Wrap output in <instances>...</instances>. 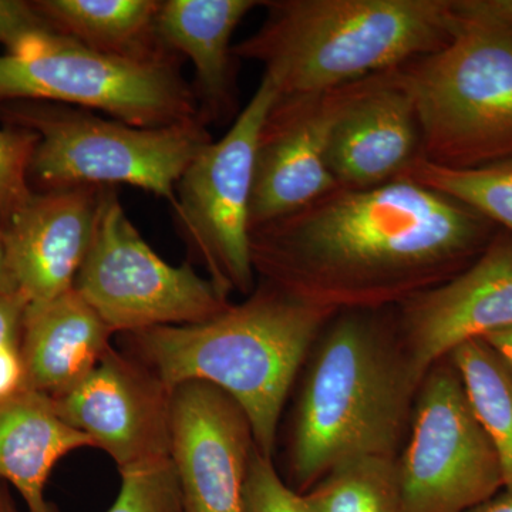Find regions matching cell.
Instances as JSON below:
<instances>
[{
	"label": "cell",
	"instance_id": "18",
	"mask_svg": "<svg viewBox=\"0 0 512 512\" xmlns=\"http://www.w3.org/2000/svg\"><path fill=\"white\" fill-rule=\"evenodd\" d=\"M114 333L76 289L29 302L23 319L25 389L53 397L84 379L111 349Z\"/></svg>",
	"mask_w": 512,
	"mask_h": 512
},
{
	"label": "cell",
	"instance_id": "27",
	"mask_svg": "<svg viewBox=\"0 0 512 512\" xmlns=\"http://www.w3.org/2000/svg\"><path fill=\"white\" fill-rule=\"evenodd\" d=\"M245 512H309L303 495L285 483L272 458L252 451L245 481Z\"/></svg>",
	"mask_w": 512,
	"mask_h": 512
},
{
	"label": "cell",
	"instance_id": "8",
	"mask_svg": "<svg viewBox=\"0 0 512 512\" xmlns=\"http://www.w3.org/2000/svg\"><path fill=\"white\" fill-rule=\"evenodd\" d=\"M74 289L113 333L207 322L228 296L191 265L167 264L128 218L119 194L104 187L89 254Z\"/></svg>",
	"mask_w": 512,
	"mask_h": 512
},
{
	"label": "cell",
	"instance_id": "2",
	"mask_svg": "<svg viewBox=\"0 0 512 512\" xmlns=\"http://www.w3.org/2000/svg\"><path fill=\"white\" fill-rule=\"evenodd\" d=\"M313 348L289 451L299 494L346 461L397 458L419 390L393 309L338 312Z\"/></svg>",
	"mask_w": 512,
	"mask_h": 512
},
{
	"label": "cell",
	"instance_id": "23",
	"mask_svg": "<svg viewBox=\"0 0 512 512\" xmlns=\"http://www.w3.org/2000/svg\"><path fill=\"white\" fill-rule=\"evenodd\" d=\"M399 180L440 192L512 235V158L473 168L440 167L419 158Z\"/></svg>",
	"mask_w": 512,
	"mask_h": 512
},
{
	"label": "cell",
	"instance_id": "7",
	"mask_svg": "<svg viewBox=\"0 0 512 512\" xmlns=\"http://www.w3.org/2000/svg\"><path fill=\"white\" fill-rule=\"evenodd\" d=\"M10 101L101 110L136 127L202 121L180 59L141 62L104 55L59 32L30 37L0 56V104Z\"/></svg>",
	"mask_w": 512,
	"mask_h": 512
},
{
	"label": "cell",
	"instance_id": "16",
	"mask_svg": "<svg viewBox=\"0 0 512 512\" xmlns=\"http://www.w3.org/2000/svg\"><path fill=\"white\" fill-rule=\"evenodd\" d=\"M419 158L416 110L393 70L363 79L330 136L328 165L336 183L346 188L392 183Z\"/></svg>",
	"mask_w": 512,
	"mask_h": 512
},
{
	"label": "cell",
	"instance_id": "31",
	"mask_svg": "<svg viewBox=\"0 0 512 512\" xmlns=\"http://www.w3.org/2000/svg\"><path fill=\"white\" fill-rule=\"evenodd\" d=\"M483 339L487 340L512 367V326L497 330V332L488 333Z\"/></svg>",
	"mask_w": 512,
	"mask_h": 512
},
{
	"label": "cell",
	"instance_id": "14",
	"mask_svg": "<svg viewBox=\"0 0 512 512\" xmlns=\"http://www.w3.org/2000/svg\"><path fill=\"white\" fill-rule=\"evenodd\" d=\"M414 379L470 339L512 326V235L503 229L476 261L446 284L393 309Z\"/></svg>",
	"mask_w": 512,
	"mask_h": 512
},
{
	"label": "cell",
	"instance_id": "17",
	"mask_svg": "<svg viewBox=\"0 0 512 512\" xmlns=\"http://www.w3.org/2000/svg\"><path fill=\"white\" fill-rule=\"evenodd\" d=\"M258 0H164L156 18L161 45L191 60L192 86L205 124L229 119L237 109L232 36Z\"/></svg>",
	"mask_w": 512,
	"mask_h": 512
},
{
	"label": "cell",
	"instance_id": "13",
	"mask_svg": "<svg viewBox=\"0 0 512 512\" xmlns=\"http://www.w3.org/2000/svg\"><path fill=\"white\" fill-rule=\"evenodd\" d=\"M254 448L247 416L227 393L204 382L171 392V460L183 512H245Z\"/></svg>",
	"mask_w": 512,
	"mask_h": 512
},
{
	"label": "cell",
	"instance_id": "24",
	"mask_svg": "<svg viewBox=\"0 0 512 512\" xmlns=\"http://www.w3.org/2000/svg\"><path fill=\"white\" fill-rule=\"evenodd\" d=\"M116 501L107 512H183L173 460L120 471Z\"/></svg>",
	"mask_w": 512,
	"mask_h": 512
},
{
	"label": "cell",
	"instance_id": "32",
	"mask_svg": "<svg viewBox=\"0 0 512 512\" xmlns=\"http://www.w3.org/2000/svg\"><path fill=\"white\" fill-rule=\"evenodd\" d=\"M470 512H512V493L504 491L501 495H495L490 501Z\"/></svg>",
	"mask_w": 512,
	"mask_h": 512
},
{
	"label": "cell",
	"instance_id": "33",
	"mask_svg": "<svg viewBox=\"0 0 512 512\" xmlns=\"http://www.w3.org/2000/svg\"><path fill=\"white\" fill-rule=\"evenodd\" d=\"M0 512H20L10 497L8 488L0 483Z\"/></svg>",
	"mask_w": 512,
	"mask_h": 512
},
{
	"label": "cell",
	"instance_id": "3",
	"mask_svg": "<svg viewBox=\"0 0 512 512\" xmlns=\"http://www.w3.org/2000/svg\"><path fill=\"white\" fill-rule=\"evenodd\" d=\"M335 311L261 281L247 301L207 322L127 333L134 359L173 392L187 382L218 387L241 407L262 456L276 431L296 373Z\"/></svg>",
	"mask_w": 512,
	"mask_h": 512
},
{
	"label": "cell",
	"instance_id": "22",
	"mask_svg": "<svg viewBox=\"0 0 512 512\" xmlns=\"http://www.w3.org/2000/svg\"><path fill=\"white\" fill-rule=\"evenodd\" d=\"M302 495L309 512H403L397 458L346 461Z\"/></svg>",
	"mask_w": 512,
	"mask_h": 512
},
{
	"label": "cell",
	"instance_id": "25",
	"mask_svg": "<svg viewBox=\"0 0 512 512\" xmlns=\"http://www.w3.org/2000/svg\"><path fill=\"white\" fill-rule=\"evenodd\" d=\"M39 137L26 128H0V224H6L33 194L29 168Z\"/></svg>",
	"mask_w": 512,
	"mask_h": 512
},
{
	"label": "cell",
	"instance_id": "11",
	"mask_svg": "<svg viewBox=\"0 0 512 512\" xmlns=\"http://www.w3.org/2000/svg\"><path fill=\"white\" fill-rule=\"evenodd\" d=\"M360 82L326 92L276 97L256 146L251 231L339 187L329 170V141Z\"/></svg>",
	"mask_w": 512,
	"mask_h": 512
},
{
	"label": "cell",
	"instance_id": "28",
	"mask_svg": "<svg viewBox=\"0 0 512 512\" xmlns=\"http://www.w3.org/2000/svg\"><path fill=\"white\" fill-rule=\"evenodd\" d=\"M46 32L57 30L37 10L35 2L0 0V43L6 52H13L30 37Z\"/></svg>",
	"mask_w": 512,
	"mask_h": 512
},
{
	"label": "cell",
	"instance_id": "15",
	"mask_svg": "<svg viewBox=\"0 0 512 512\" xmlns=\"http://www.w3.org/2000/svg\"><path fill=\"white\" fill-rule=\"evenodd\" d=\"M104 187L33 191L3 225L10 271L29 302L74 288L92 245Z\"/></svg>",
	"mask_w": 512,
	"mask_h": 512
},
{
	"label": "cell",
	"instance_id": "10",
	"mask_svg": "<svg viewBox=\"0 0 512 512\" xmlns=\"http://www.w3.org/2000/svg\"><path fill=\"white\" fill-rule=\"evenodd\" d=\"M397 473L403 512H470L504 490L500 458L448 356L421 380Z\"/></svg>",
	"mask_w": 512,
	"mask_h": 512
},
{
	"label": "cell",
	"instance_id": "9",
	"mask_svg": "<svg viewBox=\"0 0 512 512\" xmlns=\"http://www.w3.org/2000/svg\"><path fill=\"white\" fill-rule=\"evenodd\" d=\"M276 97L274 83L262 76L227 134L202 148L175 187L171 208L181 237L228 298L251 295L256 286L249 208L259 133Z\"/></svg>",
	"mask_w": 512,
	"mask_h": 512
},
{
	"label": "cell",
	"instance_id": "5",
	"mask_svg": "<svg viewBox=\"0 0 512 512\" xmlns=\"http://www.w3.org/2000/svg\"><path fill=\"white\" fill-rule=\"evenodd\" d=\"M393 74L413 101L423 160L447 168L511 160L512 29L458 20L443 49Z\"/></svg>",
	"mask_w": 512,
	"mask_h": 512
},
{
	"label": "cell",
	"instance_id": "26",
	"mask_svg": "<svg viewBox=\"0 0 512 512\" xmlns=\"http://www.w3.org/2000/svg\"><path fill=\"white\" fill-rule=\"evenodd\" d=\"M29 299L23 292L0 295V399L25 389L23 319Z\"/></svg>",
	"mask_w": 512,
	"mask_h": 512
},
{
	"label": "cell",
	"instance_id": "4",
	"mask_svg": "<svg viewBox=\"0 0 512 512\" xmlns=\"http://www.w3.org/2000/svg\"><path fill=\"white\" fill-rule=\"evenodd\" d=\"M237 59L264 66L278 97L338 89L429 56L456 36L451 0H268Z\"/></svg>",
	"mask_w": 512,
	"mask_h": 512
},
{
	"label": "cell",
	"instance_id": "20",
	"mask_svg": "<svg viewBox=\"0 0 512 512\" xmlns=\"http://www.w3.org/2000/svg\"><path fill=\"white\" fill-rule=\"evenodd\" d=\"M157 0H39L47 22L67 37L104 55L164 62L180 59L156 33Z\"/></svg>",
	"mask_w": 512,
	"mask_h": 512
},
{
	"label": "cell",
	"instance_id": "19",
	"mask_svg": "<svg viewBox=\"0 0 512 512\" xmlns=\"http://www.w3.org/2000/svg\"><path fill=\"white\" fill-rule=\"evenodd\" d=\"M93 441L64 423L50 397L23 389L0 399V480L12 484L28 512H59L46 498L57 461Z\"/></svg>",
	"mask_w": 512,
	"mask_h": 512
},
{
	"label": "cell",
	"instance_id": "29",
	"mask_svg": "<svg viewBox=\"0 0 512 512\" xmlns=\"http://www.w3.org/2000/svg\"><path fill=\"white\" fill-rule=\"evenodd\" d=\"M451 6L461 22L512 29V0H451Z\"/></svg>",
	"mask_w": 512,
	"mask_h": 512
},
{
	"label": "cell",
	"instance_id": "30",
	"mask_svg": "<svg viewBox=\"0 0 512 512\" xmlns=\"http://www.w3.org/2000/svg\"><path fill=\"white\" fill-rule=\"evenodd\" d=\"M18 291V285H16L15 278H13L12 271H10L5 234H3L2 224H0V295Z\"/></svg>",
	"mask_w": 512,
	"mask_h": 512
},
{
	"label": "cell",
	"instance_id": "21",
	"mask_svg": "<svg viewBox=\"0 0 512 512\" xmlns=\"http://www.w3.org/2000/svg\"><path fill=\"white\" fill-rule=\"evenodd\" d=\"M448 359L500 458L504 491L512 493V367L483 338L461 343L448 353Z\"/></svg>",
	"mask_w": 512,
	"mask_h": 512
},
{
	"label": "cell",
	"instance_id": "1",
	"mask_svg": "<svg viewBox=\"0 0 512 512\" xmlns=\"http://www.w3.org/2000/svg\"><path fill=\"white\" fill-rule=\"evenodd\" d=\"M498 227L409 180L338 187L251 231L255 274L312 305L387 311L446 284Z\"/></svg>",
	"mask_w": 512,
	"mask_h": 512
},
{
	"label": "cell",
	"instance_id": "6",
	"mask_svg": "<svg viewBox=\"0 0 512 512\" xmlns=\"http://www.w3.org/2000/svg\"><path fill=\"white\" fill-rule=\"evenodd\" d=\"M0 117L39 137L29 183L43 191L128 184L163 198L171 207L181 175L212 141L202 121L136 127L46 101L0 104Z\"/></svg>",
	"mask_w": 512,
	"mask_h": 512
},
{
	"label": "cell",
	"instance_id": "12",
	"mask_svg": "<svg viewBox=\"0 0 512 512\" xmlns=\"http://www.w3.org/2000/svg\"><path fill=\"white\" fill-rule=\"evenodd\" d=\"M50 402L120 471L171 458V392L134 357L109 349L89 375Z\"/></svg>",
	"mask_w": 512,
	"mask_h": 512
}]
</instances>
